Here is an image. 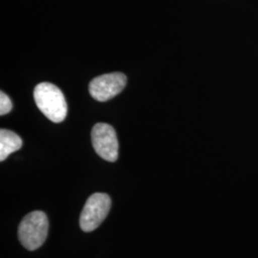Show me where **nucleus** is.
I'll return each instance as SVG.
<instances>
[{
  "instance_id": "nucleus-2",
  "label": "nucleus",
  "mask_w": 258,
  "mask_h": 258,
  "mask_svg": "<svg viewBox=\"0 0 258 258\" xmlns=\"http://www.w3.org/2000/svg\"><path fill=\"white\" fill-rule=\"evenodd\" d=\"M48 229L49 222L44 212H30L19 224V241L25 249L35 250L45 242Z\"/></svg>"
},
{
  "instance_id": "nucleus-5",
  "label": "nucleus",
  "mask_w": 258,
  "mask_h": 258,
  "mask_svg": "<svg viewBox=\"0 0 258 258\" xmlns=\"http://www.w3.org/2000/svg\"><path fill=\"white\" fill-rule=\"evenodd\" d=\"M126 85V77L122 73L102 75L89 84V92L98 102H107L120 94Z\"/></svg>"
},
{
  "instance_id": "nucleus-6",
  "label": "nucleus",
  "mask_w": 258,
  "mask_h": 258,
  "mask_svg": "<svg viewBox=\"0 0 258 258\" xmlns=\"http://www.w3.org/2000/svg\"><path fill=\"white\" fill-rule=\"evenodd\" d=\"M22 147V140L15 132L1 129L0 130V161L3 162L10 154L19 150Z\"/></svg>"
},
{
  "instance_id": "nucleus-1",
  "label": "nucleus",
  "mask_w": 258,
  "mask_h": 258,
  "mask_svg": "<svg viewBox=\"0 0 258 258\" xmlns=\"http://www.w3.org/2000/svg\"><path fill=\"white\" fill-rule=\"evenodd\" d=\"M38 109L53 122H61L67 116V103L61 90L53 83H41L34 90Z\"/></svg>"
},
{
  "instance_id": "nucleus-3",
  "label": "nucleus",
  "mask_w": 258,
  "mask_h": 258,
  "mask_svg": "<svg viewBox=\"0 0 258 258\" xmlns=\"http://www.w3.org/2000/svg\"><path fill=\"white\" fill-rule=\"evenodd\" d=\"M110 197L105 194H94L87 199L80 218L83 231L96 230L106 218L110 211Z\"/></svg>"
},
{
  "instance_id": "nucleus-7",
  "label": "nucleus",
  "mask_w": 258,
  "mask_h": 258,
  "mask_svg": "<svg viewBox=\"0 0 258 258\" xmlns=\"http://www.w3.org/2000/svg\"><path fill=\"white\" fill-rule=\"evenodd\" d=\"M13 108V103L9 97L5 93H0V115L4 116L8 114Z\"/></svg>"
},
{
  "instance_id": "nucleus-4",
  "label": "nucleus",
  "mask_w": 258,
  "mask_h": 258,
  "mask_svg": "<svg viewBox=\"0 0 258 258\" xmlns=\"http://www.w3.org/2000/svg\"><path fill=\"white\" fill-rule=\"evenodd\" d=\"M93 148L105 161L115 162L119 156V142L115 129L107 123H97L91 133Z\"/></svg>"
}]
</instances>
